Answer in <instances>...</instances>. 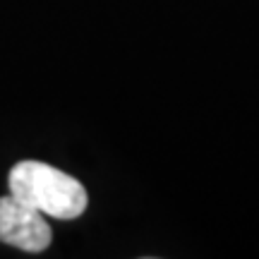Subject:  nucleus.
Masks as SVG:
<instances>
[{"instance_id": "2", "label": "nucleus", "mask_w": 259, "mask_h": 259, "mask_svg": "<svg viewBox=\"0 0 259 259\" xmlns=\"http://www.w3.org/2000/svg\"><path fill=\"white\" fill-rule=\"evenodd\" d=\"M51 240L53 233L44 213L22 204L12 194L0 197V242L24 252H41L51 245Z\"/></svg>"}, {"instance_id": "1", "label": "nucleus", "mask_w": 259, "mask_h": 259, "mask_svg": "<svg viewBox=\"0 0 259 259\" xmlns=\"http://www.w3.org/2000/svg\"><path fill=\"white\" fill-rule=\"evenodd\" d=\"M10 194L56 219H77L87 209V190L82 183L41 161H22L12 168Z\"/></svg>"}]
</instances>
